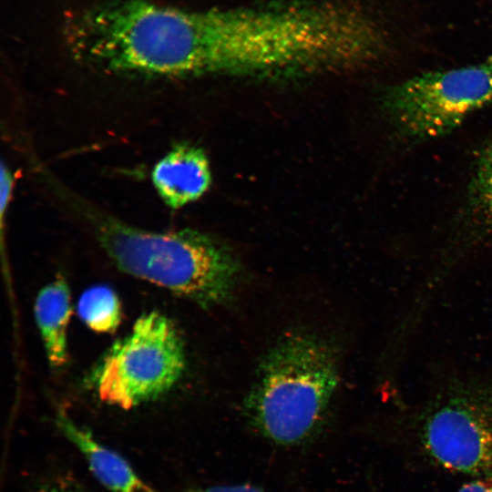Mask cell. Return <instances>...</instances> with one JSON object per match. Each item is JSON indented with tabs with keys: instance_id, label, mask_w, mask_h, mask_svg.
Wrapping results in <instances>:
<instances>
[{
	"instance_id": "6da1fadb",
	"label": "cell",
	"mask_w": 492,
	"mask_h": 492,
	"mask_svg": "<svg viewBox=\"0 0 492 492\" xmlns=\"http://www.w3.org/2000/svg\"><path fill=\"white\" fill-rule=\"evenodd\" d=\"M87 214L103 249L121 271L204 308L231 299L241 265L212 238L193 230L148 231L97 211Z\"/></svg>"
},
{
	"instance_id": "7a4b0ae2",
	"label": "cell",
	"mask_w": 492,
	"mask_h": 492,
	"mask_svg": "<svg viewBox=\"0 0 492 492\" xmlns=\"http://www.w3.org/2000/svg\"><path fill=\"white\" fill-rule=\"evenodd\" d=\"M246 406L261 432L293 444L317 425L338 383L328 344L306 333L284 335L263 355Z\"/></svg>"
},
{
	"instance_id": "3957f363",
	"label": "cell",
	"mask_w": 492,
	"mask_h": 492,
	"mask_svg": "<svg viewBox=\"0 0 492 492\" xmlns=\"http://www.w3.org/2000/svg\"><path fill=\"white\" fill-rule=\"evenodd\" d=\"M417 437L437 466L492 478V377L449 376L420 411Z\"/></svg>"
},
{
	"instance_id": "277c9868",
	"label": "cell",
	"mask_w": 492,
	"mask_h": 492,
	"mask_svg": "<svg viewBox=\"0 0 492 492\" xmlns=\"http://www.w3.org/2000/svg\"><path fill=\"white\" fill-rule=\"evenodd\" d=\"M492 103V57L478 64L416 75L388 87L382 108L402 138L443 137Z\"/></svg>"
},
{
	"instance_id": "5b68a950",
	"label": "cell",
	"mask_w": 492,
	"mask_h": 492,
	"mask_svg": "<svg viewBox=\"0 0 492 492\" xmlns=\"http://www.w3.org/2000/svg\"><path fill=\"white\" fill-rule=\"evenodd\" d=\"M186 358L174 323L158 312L140 316L91 375L99 398L124 409L152 400L180 378Z\"/></svg>"
},
{
	"instance_id": "8992f818",
	"label": "cell",
	"mask_w": 492,
	"mask_h": 492,
	"mask_svg": "<svg viewBox=\"0 0 492 492\" xmlns=\"http://www.w3.org/2000/svg\"><path fill=\"white\" fill-rule=\"evenodd\" d=\"M492 236V139L479 154L466 191V204L426 281L440 287L474 249Z\"/></svg>"
},
{
	"instance_id": "52a82bcc",
	"label": "cell",
	"mask_w": 492,
	"mask_h": 492,
	"mask_svg": "<svg viewBox=\"0 0 492 492\" xmlns=\"http://www.w3.org/2000/svg\"><path fill=\"white\" fill-rule=\"evenodd\" d=\"M151 179L166 205L179 209L197 200L207 191L211 175L201 149L179 144L155 165Z\"/></svg>"
},
{
	"instance_id": "ba28073f",
	"label": "cell",
	"mask_w": 492,
	"mask_h": 492,
	"mask_svg": "<svg viewBox=\"0 0 492 492\" xmlns=\"http://www.w3.org/2000/svg\"><path fill=\"white\" fill-rule=\"evenodd\" d=\"M62 433L81 452L95 477L112 492H155L120 455L97 442L86 429L58 415Z\"/></svg>"
},
{
	"instance_id": "9c48e42d",
	"label": "cell",
	"mask_w": 492,
	"mask_h": 492,
	"mask_svg": "<svg viewBox=\"0 0 492 492\" xmlns=\"http://www.w3.org/2000/svg\"><path fill=\"white\" fill-rule=\"evenodd\" d=\"M71 314L70 292L57 277L45 286L35 302V316L50 364L59 367L67 361V332Z\"/></svg>"
},
{
	"instance_id": "30bf717a",
	"label": "cell",
	"mask_w": 492,
	"mask_h": 492,
	"mask_svg": "<svg viewBox=\"0 0 492 492\" xmlns=\"http://www.w3.org/2000/svg\"><path fill=\"white\" fill-rule=\"evenodd\" d=\"M77 311L81 319L93 331L114 332L121 321V307L115 292L108 286L97 285L81 295Z\"/></svg>"
},
{
	"instance_id": "8fae6325",
	"label": "cell",
	"mask_w": 492,
	"mask_h": 492,
	"mask_svg": "<svg viewBox=\"0 0 492 492\" xmlns=\"http://www.w3.org/2000/svg\"><path fill=\"white\" fill-rule=\"evenodd\" d=\"M457 492H492V478H474Z\"/></svg>"
},
{
	"instance_id": "7c38bea8",
	"label": "cell",
	"mask_w": 492,
	"mask_h": 492,
	"mask_svg": "<svg viewBox=\"0 0 492 492\" xmlns=\"http://www.w3.org/2000/svg\"><path fill=\"white\" fill-rule=\"evenodd\" d=\"M192 492H263L260 488L250 485L214 486Z\"/></svg>"
},
{
	"instance_id": "4fadbf2b",
	"label": "cell",
	"mask_w": 492,
	"mask_h": 492,
	"mask_svg": "<svg viewBox=\"0 0 492 492\" xmlns=\"http://www.w3.org/2000/svg\"><path fill=\"white\" fill-rule=\"evenodd\" d=\"M38 492H84V491L71 487H66L62 485H54V486L44 487Z\"/></svg>"
}]
</instances>
